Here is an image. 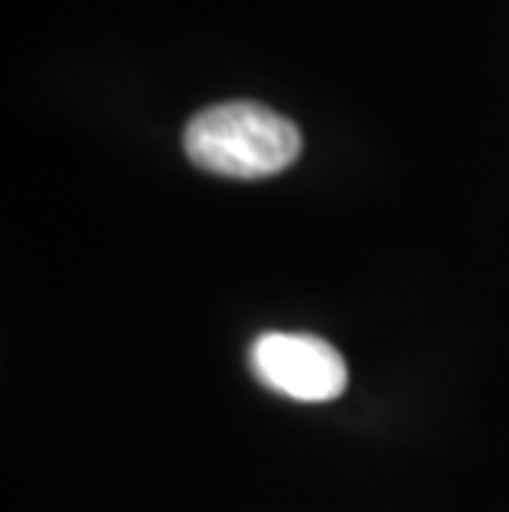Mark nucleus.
Listing matches in <instances>:
<instances>
[{
	"label": "nucleus",
	"instance_id": "2",
	"mask_svg": "<svg viewBox=\"0 0 509 512\" xmlns=\"http://www.w3.org/2000/svg\"><path fill=\"white\" fill-rule=\"evenodd\" d=\"M248 364L268 390L298 403H328L348 387V364L338 347L314 334L268 331L252 344Z\"/></svg>",
	"mask_w": 509,
	"mask_h": 512
},
{
	"label": "nucleus",
	"instance_id": "1",
	"mask_svg": "<svg viewBox=\"0 0 509 512\" xmlns=\"http://www.w3.org/2000/svg\"><path fill=\"white\" fill-rule=\"evenodd\" d=\"M186 156L212 176L268 179L301 156V129L262 103H219L189 119Z\"/></svg>",
	"mask_w": 509,
	"mask_h": 512
}]
</instances>
